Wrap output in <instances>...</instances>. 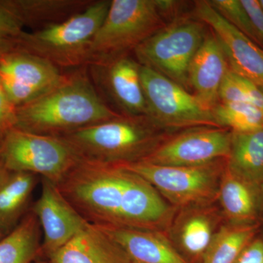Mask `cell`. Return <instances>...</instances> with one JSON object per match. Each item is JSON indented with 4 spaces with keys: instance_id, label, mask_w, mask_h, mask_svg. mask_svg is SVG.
Wrapping results in <instances>:
<instances>
[{
    "instance_id": "cell-24",
    "label": "cell",
    "mask_w": 263,
    "mask_h": 263,
    "mask_svg": "<svg viewBox=\"0 0 263 263\" xmlns=\"http://www.w3.org/2000/svg\"><path fill=\"white\" fill-rule=\"evenodd\" d=\"M212 113L219 127L245 133L263 128V110L249 103H218Z\"/></svg>"
},
{
    "instance_id": "cell-3",
    "label": "cell",
    "mask_w": 263,
    "mask_h": 263,
    "mask_svg": "<svg viewBox=\"0 0 263 263\" xmlns=\"http://www.w3.org/2000/svg\"><path fill=\"white\" fill-rule=\"evenodd\" d=\"M146 117H119L60 137L81 160L119 164L143 160L160 144V135Z\"/></svg>"
},
{
    "instance_id": "cell-2",
    "label": "cell",
    "mask_w": 263,
    "mask_h": 263,
    "mask_svg": "<svg viewBox=\"0 0 263 263\" xmlns=\"http://www.w3.org/2000/svg\"><path fill=\"white\" fill-rule=\"evenodd\" d=\"M119 117L99 96L87 76L76 73L15 110L14 128L62 137Z\"/></svg>"
},
{
    "instance_id": "cell-31",
    "label": "cell",
    "mask_w": 263,
    "mask_h": 263,
    "mask_svg": "<svg viewBox=\"0 0 263 263\" xmlns=\"http://www.w3.org/2000/svg\"><path fill=\"white\" fill-rule=\"evenodd\" d=\"M237 78H238V82L245 92L246 98L248 100V103L254 105L256 108L263 110V90L262 88L258 85L254 84L252 81L241 77V76L237 75Z\"/></svg>"
},
{
    "instance_id": "cell-36",
    "label": "cell",
    "mask_w": 263,
    "mask_h": 263,
    "mask_svg": "<svg viewBox=\"0 0 263 263\" xmlns=\"http://www.w3.org/2000/svg\"><path fill=\"white\" fill-rule=\"evenodd\" d=\"M6 233H5L4 230L2 229L1 227H0V240L2 239V238H3V237L5 236V235H6Z\"/></svg>"
},
{
    "instance_id": "cell-25",
    "label": "cell",
    "mask_w": 263,
    "mask_h": 263,
    "mask_svg": "<svg viewBox=\"0 0 263 263\" xmlns=\"http://www.w3.org/2000/svg\"><path fill=\"white\" fill-rule=\"evenodd\" d=\"M214 235L209 219L203 216H192L185 221L181 229V243L188 253L203 255L211 245Z\"/></svg>"
},
{
    "instance_id": "cell-8",
    "label": "cell",
    "mask_w": 263,
    "mask_h": 263,
    "mask_svg": "<svg viewBox=\"0 0 263 263\" xmlns=\"http://www.w3.org/2000/svg\"><path fill=\"white\" fill-rule=\"evenodd\" d=\"M140 73L146 117L157 127H220L212 110L182 86L145 66L141 65Z\"/></svg>"
},
{
    "instance_id": "cell-22",
    "label": "cell",
    "mask_w": 263,
    "mask_h": 263,
    "mask_svg": "<svg viewBox=\"0 0 263 263\" xmlns=\"http://www.w3.org/2000/svg\"><path fill=\"white\" fill-rule=\"evenodd\" d=\"M260 223L231 224L214 235L202 263H235L243 249L257 236Z\"/></svg>"
},
{
    "instance_id": "cell-34",
    "label": "cell",
    "mask_w": 263,
    "mask_h": 263,
    "mask_svg": "<svg viewBox=\"0 0 263 263\" xmlns=\"http://www.w3.org/2000/svg\"><path fill=\"white\" fill-rule=\"evenodd\" d=\"M10 174V171L5 167L3 160H2L1 156H0V184L5 181Z\"/></svg>"
},
{
    "instance_id": "cell-38",
    "label": "cell",
    "mask_w": 263,
    "mask_h": 263,
    "mask_svg": "<svg viewBox=\"0 0 263 263\" xmlns=\"http://www.w3.org/2000/svg\"><path fill=\"white\" fill-rule=\"evenodd\" d=\"M259 4H260L261 7H262L263 10V0H259Z\"/></svg>"
},
{
    "instance_id": "cell-16",
    "label": "cell",
    "mask_w": 263,
    "mask_h": 263,
    "mask_svg": "<svg viewBox=\"0 0 263 263\" xmlns=\"http://www.w3.org/2000/svg\"><path fill=\"white\" fill-rule=\"evenodd\" d=\"M48 257L51 263H130L111 238L90 224Z\"/></svg>"
},
{
    "instance_id": "cell-6",
    "label": "cell",
    "mask_w": 263,
    "mask_h": 263,
    "mask_svg": "<svg viewBox=\"0 0 263 263\" xmlns=\"http://www.w3.org/2000/svg\"><path fill=\"white\" fill-rule=\"evenodd\" d=\"M0 156L10 172L41 175L55 185L81 160L64 138L14 127L0 140Z\"/></svg>"
},
{
    "instance_id": "cell-7",
    "label": "cell",
    "mask_w": 263,
    "mask_h": 263,
    "mask_svg": "<svg viewBox=\"0 0 263 263\" xmlns=\"http://www.w3.org/2000/svg\"><path fill=\"white\" fill-rule=\"evenodd\" d=\"M205 37L201 22L181 18L156 32L134 51L140 65L184 87L189 67Z\"/></svg>"
},
{
    "instance_id": "cell-27",
    "label": "cell",
    "mask_w": 263,
    "mask_h": 263,
    "mask_svg": "<svg viewBox=\"0 0 263 263\" xmlns=\"http://www.w3.org/2000/svg\"><path fill=\"white\" fill-rule=\"evenodd\" d=\"M24 26L6 0H0V40L18 39Z\"/></svg>"
},
{
    "instance_id": "cell-19",
    "label": "cell",
    "mask_w": 263,
    "mask_h": 263,
    "mask_svg": "<svg viewBox=\"0 0 263 263\" xmlns=\"http://www.w3.org/2000/svg\"><path fill=\"white\" fill-rule=\"evenodd\" d=\"M218 195L231 223H259V190L232 174L227 167L221 177Z\"/></svg>"
},
{
    "instance_id": "cell-32",
    "label": "cell",
    "mask_w": 263,
    "mask_h": 263,
    "mask_svg": "<svg viewBox=\"0 0 263 263\" xmlns=\"http://www.w3.org/2000/svg\"><path fill=\"white\" fill-rule=\"evenodd\" d=\"M240 2L250 16L263 48V10L262 7L257 0H240Z\"/></svg>"
},
{
    "instance_id": "cell-1",
    "label": "cell",
    "mask_w": 263,
    "mask_h": 263,
    "mask_svg": "<svg viewBox=\"0 0 263 263\" xmlns=\"http://www.w3.org/2000/svg\"><path fill=\"white\" fill-rule=\"evenodd\" d=\"M56 186L76 212L97 227L158 231L171 214L152 185L117 164L81 160Z\"/></svg>"
},
{
    "instance_id": "cell-39",
    "label": "cell",
    "mask_w": 263,
    "mask_h": 263,
    "mask_svg": "<svg viewBox=\"0 0 263 263\" xmlns=\"http://www.w3.org/2000/svg\"><path fill=\"white\" fill-rule=\"evenodd\" d=\"M261 88H262V89L263 90V87H261Z\"/></svg>"
},
{
    "instance_id": "cell-30",
    "label": "cell",
    "mask_w": 263,
    "mask_h": 263,
    "mask_svg": "<svg viewBox=\"0 0 263 263\" xmlns=\"http://www.w3.org/2000/svg\"><path fill=\"white\" fill-rule=\"evenodd\" d=\"M235 263H263V238H254L243 249Z\"/></svg>"
},
{
    "instance_id": "cell-11",
    "label": "cell",
    "mask_w": 263,
    "mask_h": 263,
    "mask_svg": "<svg viewBox=\"0 0 263 263\" xmlns=\"http://www.w3.org/2000/svg\"><path fill=\"white\" fill-rule=\"evenodd\" d=\"M65 77L58 66L28 52L15 50L0 58V82L16 108L47 92Z\"/></svg>"
},
{
    "instance_id": "cell-12",
    "label": "cell",
    "mask_w": 263,
    "mask_h": 263,
    "mask_svg": "<svg viewBox=\"0 0 263 263\" xmlns=\"http://www.w3.org/2000/svg\"><path fill=\"white\" fill-rule=\"evenodd\" d=\"M195 15L212 29L230 69L237 75L263 87V49L230 24L209 1L195 3Z\"/></svg>"
},
{
    "instance_id": "cell-37",
    "label": "cell",
    "mask_w": 263,
    "mask_h": 263,
    "mask_svg": "<svg viewBox=\"0 0 263 263\" xmlns=\"http://www.w3.org/2000/svg\"><path fill=\"white\" fill-rule=\"evenodd\" d=\"M32 263H51V262H50L49 261H48V262H46V261L38 260V261H36V262H33Z\"/></svg>"
},
{
    "instance_id": "cell-17",
    "label": "cell",
    "mask_w": 263,
    "mask_h": 263,
    "mask_svg": "<svg viewBox=\"0 0 263 263\" xmlns=\"http://www.w3.org/2000/svg\"><path fill=\"white\" fill-rule=\"evenodd\" d=\"M140 67L130 58L117 57L108 67L107 83L112 96L129 116L146 117Z\"/></svg>"
},
{
    "instance_id": "cell-35",
    "label": "cell",
    "mask_w": 263,
    "mask_h": 263,
    "mask_svg": "<svg viewBox=\"0 0 263 263\" xmlns=\"http://www.w3.org/2000/svg\"><path fill=\"white\" fill-rule=\"evenodd\" d=\"M263 221V186L259 190V221Z\"/></svg>"
},
{
    "instance_id": "cell-9",
    "label": "cell",
    "mask_w": 263,
    "mask_h": 263,
    "mask_svg": "<svg viewBox=\"0 0 263 263\" xmlns=\"http://www.w3.org/2000/svg\"><path fill=\"white\" fill-rule=\"evenodd\" d=\"M219 161L195 167L162 165L138 161L117 165L135 173L179 205L211 200L219 190L222 167Z\"/></svg>"
},
{
    "instance_id": "cell-26",
    "label": "cell",
    "mask_w": 263,
    "mask_h": 263,
    "mask_svg": "<svg viewBox=\"0 0 263 263\" xmlns=\"http://www.w3.org/2000/svg\"><path fill=\"white\" fill-rule=\"evenodd\" d=\"M209 2L223 18L262 48L253 23L240 0H212Z\"/></svg>"
},
{
    "instance_id": "cell-5",
    "label": "cell",
    "mask_w": 263,
    "mask_h": 263,
    "mask_svg": "<svg viewBox=\"0 0 263 263\" xmlns=\"http://www.w3.org/2000/svg\"><path fill=\"white\" fill-rule=\"evenodd\" d=\"M156 0H113L95 34L87 61L105 62L135 49L163 27Z\"/></svg>"
},
{
    "instance_id": "cell-21",
    "label": "cell",
    "mask_w": 263,
    "mask_h": 263,
    "mask_svg": "<svg viewBox=\"0 0 263 263\" xmlns=\"http://www.w3.org/2000/svg\"><path fill=\"white\" fill-rule=\"evenodd\" d=\"M36 181V175L10 172L0 184V227L6 234L25 215V210Z\"/></svg>"
},
{
    "instance_id": "cell-14",
    "label": "cell",
    "mask_w": 263,
    "mask_h": 263,
    "mask_svg": "<svg viewBox=\"0 0 263 263\" xmlns=\"http://www.w3.org/2000/svg\"><path fill=\"white\" fill-rule=\"evenodd\" d=\"M230 70L224 51L214 34H208L188 70V85L207 108L217 105L219 88Z\"/></svg>"
},
{
    "instance_id": "cell-18",
    "label": "cell",
    "mask_w": 263,
    "mask_h": 263,
    "mask_svg": "<svg viewBox=\"0 0 263 263\" xmlns=\"http://www.w3.org/2000/svg\"><path fill=\"white\" fill-rule=\"evenodd\" d=\"M227 168L249 184L260 190L263 186V128L232 132Z\"/></svg>"
},
{
    "instance_id": "cell-10",
    "label": "cell",
    "mask_w": 263,
    "mask_h": 263,
    "mask_svg": "<svg viewBox=\"0 0 263 263\" xmlns=\"http://www.w3.org/2000/svg\"><path fill=\"white\" fill-rule=\"evenodd\" d=\"M231 138L232 131L226 128H196L159 144L142 160L162 165H205L228 158Z\"/></svg>"
},
{
    "instance_id": "cell-29",
    "label": "cell",
    "mask_w": 263,
    "mask_h": 263,
    "mask_svg": "<svg viewBox=\"0 0 263 263\" xmlns=\"http://www.w3.org/2000/svg\"><path fill=\"white\" fill-rule=\"evenodd\" d=\"M16 107L10 101L0 82V140L14 127Z\"/></svg>"
},
{
    "instance_id": "cell-28",
    "label": "cell",
    "mask_w": 263,
    "mask_h": 263,
    "mask_svg": "<svg viewBox=\"0 0 263 263\" xmlns=\"http://www.w3.org/2000/svg\"><path fill=\"white\" fill-rule=\"evenodd\" d=\"M219 100H221L220 103L224 104L249 103L236 74L230 69L219 88Z\"/></svg>"
},
{
    "instance_id": "cell-13",
    "label": "cell",
    "mask_w": 263,
    "mask_h": 263,
    "mask_svg": "<svg viewBox=\"0 0 263 263\" xmlns=\"http://www.w3.org/2000/svg\"><path fill=\"white\" fill-rule=\"evenodd\" d=\"M42 179L41 194L32 211L42 230L41 252L48 257L89 224L62 196L56 185Z\"/></svg>"
},
{
    "instance_id": "cell-33",
    "label": "cell",
    "mask_w": 263,
    "mask_h": 263,
    "mask_svg": "<svg viewBox=\"0 0 263 263\" xmlns=\"http://www.w3.org/2000/svg\"><path fill=\"white\" fill-rule=\"evenodd\" d=\"M15 50H18L17 40H0V58Z\"/></svg>"
},
{
    "instance_id": "cell-20",
    "label": "cell",
    "mask_w": 263,
    "mask_h": 263,
    "mask_svg": "<svg viewBox=\"0 0 263 263\" xmlns=\"http://www.w3.org/2000/svg\"><path fill=\"white\" fill-rule=\"evenodd\" d=\"M41 226L32 210L0 240V263H32L41 251Z\"/></svg>"
},
{
    "instance_id": "cell-4",
    "label": "cell",
    "mask_w": 263,
    "mask_h": 263,
    "mask_svg": "<svg viewBox=\"0 0 263 263\" xmlns=\"http://www.w3.org/2000/svg\"><path fill=\"white\" fill-rule=\"evenodd\" d=\"M111 1L88 5L63 22L40 30L22 33L17 39L18 50L43 57L57 66L87 62L91 41L106 16Z\"/></svg>"
},
{
    "instance_id": "cell-23",
    "label": "cell",
    "mask_w": 263,
    "mask_h": 263,
    "mask_svg": "<svg viewBox=\"0 0 263 263\" xmlns=\"http://www.w3.org/2000/svg\"><path fill=\"white\" fill-rule=\"evenodd\" d=\"M24 25L53 20L70 14L84 2L71 0H6Z\"/></svg>"
},
{
    "instance_id": "cell-15",
    "label": "cell",
    "mask_w": 263,
    "mask_h": 263,
    "mask_svg": "<svg viewBox=\"0 0 263 263\" xmlns=\"http://www.w3.org/2000/svg\"><path fill=\"white\" fill-rule=\"evenodd\" d=\"M98 228L120 247L130 263H189L157 230Z\"/></svg>"
}]
</instances>
